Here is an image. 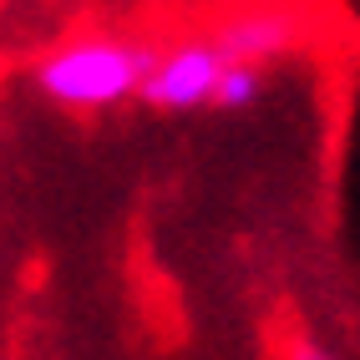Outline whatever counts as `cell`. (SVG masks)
Returning a JSON list of instances; mask_svg holds the SVG:
<instances>
[{
  "label": "cell",
  "instance_id": "4",
  "mask_svg": "<svg viewBox=\"0 0 360 360\" xmlns=\"http://www.w3.org/2000/svg\"><path fill=\"white\" fill-rule=\"evenodd\" d=\"M264 86H269V66L244 61V56H229L213 112H249V107H259V102H264Z\"/></svg>",
  "mask_w": 360,
  "mask_h": 360
},
{
  "label": "cell",
  "instance_id": "6",
  "mask_svg": "<svg viewBox=\"0 0 360 360\" xmlns=\"http://www.w3.org/2000/svg\"><path fill=\"white\" fill-rule=\"evenodd\" d=\"M11 6H15V0H0V11H11Z\"/></svg>",
  "mask_w": 360,
  "mask_h": 360
},
{
  "label": "cell",
  "instance_id": "5",
  "mask_svg": "<svg viewBox=\"0 0 360 360\" xmlns=\"http://www.w3.org/2000/svg\"><path fill=\"white\" fill-rule=\"evenodd\" d=\"M284 360H340V355H335V350H325L320 340H304V335H300V340H290V345H284Z\"/></svg>",
  "mask_w": 360,
  "mask_h": 360
},
{
  "label": "cell",
  "instance_id": "3",
  "mask_svg": "<svg viewBox=\"0 0 360 360\" xmlns=\"http://www.w3.org/2000/svg\"><path fill=\"white\" fill-rule=\"evenodd\" d=\"M213 41L224 46L229 56H244V61H259V66H274L284 51H295L300 41V15L290 6H259V11H244L224 20Z\"/></svg>",
  "mask_w": 360,
  "mask_h": 360
},
{
  "label": "cell",
  "instance_id": "1",
  "mask_svg": "<svg viewBox=\"0 0 360 360\" xmlns=\"http://www.w3.org/2000/svg\"><path fill=\"white\" fill-rule=\"evenodd\" d=\"M148 51L153 46H142L122 31H77L36 56L31 82L46 102L71 117H107L137 102Z\"/></svg>",
  "mask_w": 360,
  "mask_h": 360
},
{
  "label": "cell",
  "instance_id": "2",
  "mask_svg": "<svg viewBox=\"0 0 360 360\" xmlns=\"http://www.w3.org/2000/svg\"><path fill=\"white\" fill-rule=\"evenodd\" d=\"M229 51L213 36H183L148 51V71H142V91L137 102L162 117H193L213 112L219 102V82H224Z\"/></svg>",
  "mask_w": 360,
  "mask_h": 360
}]
</instances>
